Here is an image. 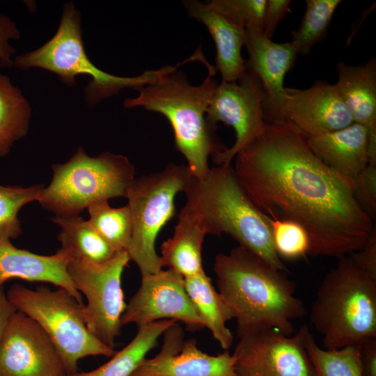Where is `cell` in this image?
Returning a JSON list of instances; mask_svg holds the SVG:
<instances>
[{"label": "cell", "instance_id": "30", "mask_svg": "<svg viewBox=\"0 0 376 376\" xmlns=\"http://www.w3.org/2000/svg\"><path fill=\"white\" fill-rule=\"evenodd\" d=\"M43 189L41 185L28 187L0 185V237L10 240L20 235L18 212L24 205L38 201Z\"/></svg>", "mask_w": 376, "mask_h": 376}, {"label": "cell", "instance_id": "33", "mask_svg": "<svg viewBox=\"0 0 376 376\" xmlns=\"http://www.w3.org/2000/svg\"><path fill=\"white\" fill-rule=\"evenodd\" d=\"M355 200L368 218L376 219V165L368 164L352 181Z\"/></svg>", "mask_w": 376, "mask_h": 376}, {"label": "cell", "instance_id": "17", "mask_svg": "<svg viewBox=\"0 0 376 376\" xmlns=\"http://www.w3.org/2000/svg\"><path fill=\"white\" fill-rule=\"evenodd\" d=\"M246 68L259 79L265 94L267 123L275 120L285 96L284 78L295 65L297 52L291 41L275 42L263 31L246 29Z\"/></svg>", "mask_w": 376, "mask_h": 376}, {"label": "cell", "instance_id": "13", "mask_svg": "<svg viewBox=\"0 0 376 376\" xmlns=\"http://www.w3.org/2000/svg\"><path fill=\"white\" fill-rule=\"evenodd\" d=\"M164 320L180 321L191 331L205 328L186 291L185 278L170 268L142 277L121 323L140 327Z\"/></svg>", "mask_w": 376, "mask_h": 376}, {"label": "cell", "instance_id": "7", "mask_svg": "<svg viewBox=\"0 0 376 376\" xmlns=\"http://www.w3.org/2000/svg\"><path fill=\"white\" fill-rule=\"evenodd\" d=\"M52 169L38 202L56 217L79 216L93 203L125 197L134 180V167L126 157L109 152L90 157L82 148Z\"/></svg>", "mask_w": 376, "mask_h": 376}, {"label": "cell", "instance_id": "1", "mask_svg": "<svg viewBox=\"0 0 376 376\" xmlns=\"http://www.w3.org/2000/svg\"><path fill=\"white\" fill-rule=\"evenodd\" d=\"M235 157L234 171L250 199L271 219L300 224L308 254L339 258L364 246L375 225L355 200L352 183L324 164L293 127L267 123Z\"/></svg>", "mask_w": 376, "mask_h": 376}, {"label": "cell", "instance_id": "10", "mask_svg": "<svg viewBox=\"0 0 376 376\" xmlns=\"http://www.w3.org/2000/svg\"><path fill=\"white\" fill-rule=\"evenodd\" d=\"M130 260L127 252L123 251L102 265H86L70 261L68 266L75 288L87 299L84 316L88 329L112 348L120 334L121 317L127 305L121 281Z\"/></svg>", "mask_w": 376, "mask_h": 376}, {"label": "cell", "instance_id": "20", "mask_svg": "<svg viewBox=\"0 0 376 376\" xmlns=\"http://www.w3.org/2000/svg\"><path fill=\"white\" fill-rule=\"evenodd\" d=\"M182 4L188 15L203 23L212 37L216 45L215 68L220 72L221 81H237L246 70L241 54L246 42V29L207 2L189 0Z\"/></svg>", "mask_w": 376, "mask_h": 376}, {"label": "cell", "instance_id": "8", "mask_svg": "<svg viewBox=\"0 0 376 376\" xmlns=\"http://www.w3.org/2000/svg\"><path fill=\"white\" fill-rule=\"evenodd\" d=\"M16 310L35 320L54 344L66 375L77 371L79 359L90 356L111 357L114 348L107 346L88 329L84 304L66 290H36L22 285L10 286L6 293Z\"/></svg>", "mask_w": 376, "mask_h": 376}, {"label": "cell", "instance_id": "16", "mask_svg": "<svg viewBox=\"0 0 376 376\" xmlns=\"http://www.w3.org/2000/svg\"><path fill=\"white\" fill-rule=\"evenodd\" d=\"M162 336L159 353L145 358L130 376H237L228 350L217 355L203 352L176 322Z\"/></svg>", "mask_w": 376, "mask_h": 376}, {"label": "cell", "instance_id": "14", "mask_svg": "<svg viewBox=\"0 0 376 376\" xmlns=\"http://www.w3.org/2000/svg\"><path fill=\"white\" fill-rule=\"evenodd\" d=\"M49 337L32 318L17 311L0 343V376H65Z\"/></svg>", "mask_w": 376, "mask_h": 376}, {"label": "cell", "instance_id": "36", "mask_svg": "<svg viewBox=\"0 0 376 376\" xmlns=\"http://www.w3.org/2000/svg\"><path fill=\"white\" fill-rule=\"evenodd\" d=\"M355 262L376 280V227H373L368 240L359 251L350 254Z\"/></svg>", "mask_w": 376, "mask_h": 376}, {"label": "cell", "instance_id": "6", "mask_svg": "<svg viewBox=\"0 0 376 376\" xmlns=\"http://www.w3.org/2000/svg\"><path fill=\"white\" fill-rule=\"evenodd\" d=\"M13 63L22 70L39 68L48 70L70 86L76 84V77L79 75L90 76L91 80L85 91L86 100L90 106L116 95L123 88L139 90L178 67L167 65L146 70L133 77L113 75L97 68L85 52L80 14L72 2L65 5L58 29L52 39L38 49L17 56Z\"/></svg>", "mask_w": 376, "mask_h": 376}, {"label": "cell", "instance_id": "2", "mask_svg": "<svg viewBox=\"0 0 376 376\" xmlns=\"http://www.w3.org/2000/svg\"><path fill=\"white\" fill-rule=\"evenodd\" d=\"M214 272L218 291L233 311L237 335L275 329L295 333L292 321L304 317L297 285L287 272L277 269L242 246L215 256Z\"/></svg>", "mask_w": 376, "mask_h": 376}, {"label": "cell", "instance_id": "4", "mask_svg": "<svg viewBox=\"0 0 376 376\" xmlns=\"http://www.w3.org/2000/svg\"><path fill=\"white\" fill-rule=\"evenodd\" d=\"M208 75L198 86L176 69L139 90V94L123 102L125 108L141 107L162 114L170 123L175 148L185 157L191 175L203 178L210 170L208 159L227 148L216 135L217 127L208 122L206 113L218 85L217 70L207 61Z\"/></svg>", "mask_w": 376, "mask_h": 376}, {"label": "cell", "instance_id": "19", "mask_svg": "<svg viewBox=\"0 0 376 376\" xmlns=\"http://www.w3.org/2000/svg\"><path fill=\"white\" fill-rule=\"evenodd\" d=\"M335 86L354 123L369 132V164L376 165V59L358 65L340 61Z\"/></svg>", "mask_w": 376, "mask_h": 376}, {"label": "cell", "instance_id": "35", "mask_svg": "<svg viewBox=\"0 0 376 376\" xmlns=\"http://www.w3.org/2000/svg\"><path fill=\"white\" fill-rule=\"evenodd\" d=\"M19 36L14 22L8 16L0 14V68L13 65L11 56L15 53V49L10 45L9 40L18 39Z\"/></svg>", "mask_w": 376, "mask_h": 376}, {"label": "cell", "instance_id": "38", "mask_svg": "<svg viewBox=\"0 0 376 376\" xmlns=\"http://www.w3.org/2000/svg\"><path fill=\"white\" fill-rule=\"evenodd\" d=\"M17 311L0 288V343L13 315Z\"/></svg>", "mask_w": 376, "mask_h": 376}, {"label": "cell", "instance_id": "15", "mask_svg": "<svg viewBox=\"0 0 376 376\" xmlns=\"http://www.w3.org/2000/svg\"><path fill=\"white\" fill-rule=\"evenodd\" d=\"M273 122L288 123L307 137L336 132L354 123L335 84L320 80L306 89L285 88Z\"/></svg>", "mask_w": 376, "mask_h": 376}, {"label": "cell", "instance_id": "32", "mask_svg": "<svg viewBox=\"0 0 376 376\" xmlns=\"http://www.w3.org/2000/svg\"><path fill=\"white\" fill-rule=\"evenodd\" d=\"M207 3L245 29L263 31L266 0H212Z\"/></svg>", "mask_w": 376, "mask_h": 376}, {"label": "cell", "instance_id": "29", "mask_svg": "<svg viewBox=\"0 0 376 376\" xmlns=\"http://www.w3.org/2000/svg\"><path fill=\"white\" fill-rule=\"evenodd\" d=\"M340 0H306V10L299 27L292 33V43L298 54H308L326 36Z\"/></svg>", "mask_w": 376, "mask_h": 376}, {"label": "cell", "instance_id": "27", "mask_svg": "<svg viewBox=\"0 0 376 376\" xmlns=\"http://www.w3.org/2000/svg\"><path fill=\"white\" fill-rule=\"evenodd\" d=\"M87 209L90 217L88 221L100 235L116 251H127L132 231L128 205L112 207L108 201H103Z\"/></svg>", "mask_w": 376, "mask_h": 376}, {"label": "cell", "instance_id": "3", "mask_svg": "<svg viewBox=\"0 0 376 376\" xmlns=\"http://www.w3.org/2000/svg\"><path fill=\"white\" fill-rule=\"evenodd\" d=\"M184 192L187 201L181 210L206 235H229L274 268L288 272L275 250L269 217L250 199L230 164L210 169L203 178L191 175Z\"/></svg>", "mask_w": 376, "mask_h": 376}, {"label": "cell", "instance_id": "28", "mask_svg": "<svg viewBox=\"0 0 376 376\" xmlns=\"http://www.w3.org/2000/svg\"><path fill=\"white\" fill-rule=\"evenodd\" d=\"M305 346L316 376H363L359 345L326 350L317 345L310 332Z\"/></svg>", "mask_w": 376, "mask_h": 376}, {"label": "cell", "instance_id": "34", "mask_svg": "<svg viewBox=\"0 0 376 376\" xmlns=\"http://www.w3.org/2000/svg\"><path fill=\"white\" fill-rule=\"evenodd\" d=\"M290 0H266L263 33L272 39L279 22L290 12Z\"/></svg>", "mask_w": 376, "mask_h": 376}, {"label": "cell", "instance_id": "26", "mask_svg": "<svg viewBox=\"0 0 376 376\" xmlns=\"http://www.w3.org/2000/svg\"><path fill=\"white\" fill-rule=\"evenodd\" d=\"M31 107L21 91L0 74V157L27 133Z\"/></svg>", "mask_w": 376, "mask_h": 376}, {"label": "cell", "instance_id": "25", "mask_svg": "<svg viewBox=\"0 0 376 376\" xmlns=\"http://www.w3.org/2000/svg\"><path fill=\"white\" fill-rule=\"evenodd\" d=\"M176 321L164 320L138 327L133 339L98 368L87 372H75L65 376H130L148 352L155 347L159 338Z\"/></svg>", "mask_w": 376, "mask_h": 376}, {"label": "cell", "instance_id": "23", "mask_svg": "<svg viewBox=\"0 0 376 376\" xmlns=\"http://www.w3.org/2000/svg\"><path fill=\"white\" fill-rule=\"evenodd\" d=\"M186 291L201 318L224 350L233 345V336L226 322L234 318L233 311L216 290L212 279L205 272L185 278Z\"/></svg>", "mask_w": 376, "mask_h": 376}, {"label": "cell", "instance_id": "18", "mask_svg": "<svg viewBox=\"0 0 376 376\" xmlns=\"http://www.w3.org/2000/svg\"><path fill=\"white\" fill-rule=\"evenodd\" d=\"M70 261L61 248L53 255H39L17 248L10 240L0 237V288L12 279L46 282L66 290L83 304L68 271Z\"/></svg>", "mask_w": 376, "mask_h": 376}, {"label": "cell", "instance_id": "11", "mask_svg": "<svg viewBox=\"0 0 376 376\" xmlns=\"http://www.w3.org/2000/svg\"><path fill=\"white\" fill-rule=\"evenodd\" d=\"M265 94L257 76L246 68L236 82L218 84L206 113L207 120L217 126L218 122L230 126L236 139L230 148L214 155L217 166L230 164L236 155L254 141L266 125L264 112Z\"/></svg>", "mask_w": 376, "mask_h": 376}, {"label": "cell", "instance_id": "21", "mask_svg": "<svg viewBox=\"0 0 376 376\" xmlns=\"http://www.w3.org/2000/svg\"><path fill=\"white\" fill-rule=\"evenodd\" d=\"M369 136L366 127L353 123L307 139L312 151L324 164L352 183L369 164Z\"/></svg>", "mask_w": 376, "mask_h": 376}, {"label": "cell", "instance_id": "24", "mask_svg": "<svg viewBox=\"0 0 376 376\" xmlns=\"http://www.w3.org/2000/svg\"><path fill=\"white\" fill-rule=\"evenodd\" d=\"M52 221L61 228L58 239L71 261L86 265H99L111 260L119 251L111 246L79 216L55 217Z\"/></svg>", "mask_w": 376, "mask_h": 376}, {"label": "cell", "instance_id": "22", "mask_svg": "<svg viewBox=\"0 0 376 376\" xmlns=\"http://www.w3.org/2000/svg\"><path fill=\"white\" fill-rule=\"evenodd\" d=\"M206 235L204 230L193 219L180 210L171 237L161 246L162 267L172 269L183 278L203 272L202 246Z\"/></svg>", "mask_w": 376, "mask_h": 376}, {"label": "cell", "instance_id": "37", "mask_svg": "<svg viewBox=\"0 0 376 376\" xmlns=\"http://www.w3.org/2000/svg\"><path fill=\"white\" fill-rule=\"evenodd\" d=\"M360 347L363 376H376V338L366 340Z\"/></svg>", "mask_w": 376, "mask_h": 376}, {"label": "cell", "instance_id": "5", "mask_svg": "<svg viewBox=\"0 0 376 376\" xmlns=\"http://www.w3.org/2000/svg\"><path fill=\"white\" fill-rule=\"evenodd\" d=\"M310 320L326 350L376 338V280L350 254L339 258L318 288Z\"/></svg>", "mask_w": 376, "mask_h": 376}, {"label": "cell", "instance_id": "12", "mask_svg": "<svg viewBox=\"0 0 376 376\" xmlns=\"http://www.w3.org/2000/svg\"><path fill=\"white\" fill-rule=\"evenodd\" d=\"M309 333L304 324L290 336L265 329L240 338L233 354L237 376H316L305 346Z\"/></svg>", "mask_w": 376, "mask_h": 376}, {"label": "cell", "instance_id": "9", "mask_svg": "<svg viewBox=\"0 0 376 376\" xmlns=\"http://www.w3.org/2000/svg\"><path fill=\"white\" fill-rule=\"evenodd\" d=\"M191 177L185 165L169 164L161 171L133 180L127 191L132 231L127 252L141 276L162 269L155 249L157 235L175 214V198Z\"/></svg>", "mask_w": 376, "mask_h": 376}, {"label": "cell", "instance_id": "31", "mask_svg": "<svg viewBox=\"0 0 376 376\" xmlns=\"http://www.w3.org/2000/svg\"><path fill=\"white\" fill-rule=\"evenodd\" d=\"M273 243L281 258L297 260L308 254L309 237L298 223L290 220H276L269 217Z\"/></svg>", "mask_w": 376, "mask_h": 376}]
</instances>
